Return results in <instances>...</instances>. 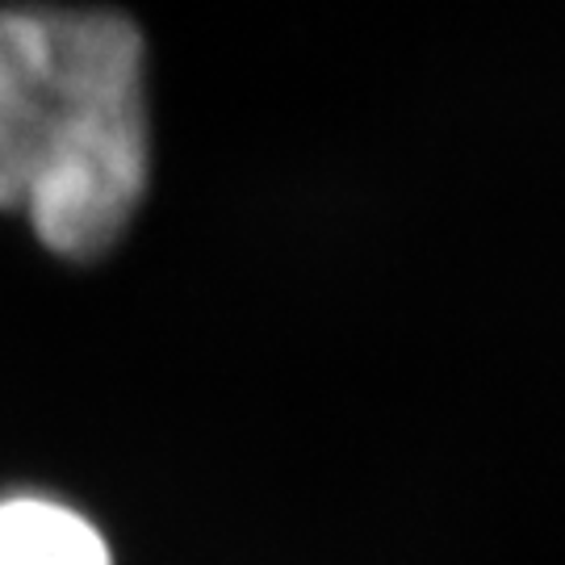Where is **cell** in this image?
<instances>
[{"label": "cell", "instance_id": "cell-1", "mask_svg": "<svg viewBox=\"0 0 565 565\" xmlns=\"http://www.w3.org/2000/svg\"><path fill=\"white\" fill-rule=\"evenodd\" d=\"M151 181L147 102L72 109L51 121L25 193L34 239L60 260H102L135 223Z\"/></svg>", "mask_w": 565, "mask_h": 565}, {"label": "cell", "instance_id": "cell-2", "mask_svg": "<svg viewBox=\"0 0 565 565\" xmlns=\"http://www.w3.org/2000/svg\"><path fill=\"white\" fill-rule=\"evenodd\" d=\"M0 565H114L102 527L46 494L0 499Z\"/></svg>", "mask_w": 565, "mask_h": 565}, {"label": "cell", "instance_id": "cell-3", "mask_svg": "<svg viewBox=\"0 0 565 565\" xmlns=\"http://www.w3.org/2000/svg\"><path fill=\"white\" fill-rule=\"evenodd\" d=\"M0 105L55 118L51 109V4L0 9Z\"/></svg>", "mask_w": 565, "mask_h": 565}, {"label": "cell", "instance_id": "cell-4", "mask_svg": "<svg viewBox=\"0 0 565 565\" xmlns=\"http://www.w3.org/2000/svg\"><path fill=\"white\" fill-rule=\"evenodd\" d=\"M51 121L55 118L0 105V210H21L25 193H30V181L39 172Z\"/></svg>", "mask_w": 565, "mask_h": 565}]
</instances>
